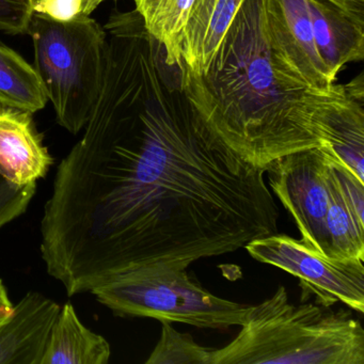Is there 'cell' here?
<instances>
[{
  "mask_svg": "<svg viewBox=\"0 0 364 364\" xmlns=\"http://www.w3.org/2000/svg\"><path fill=\"white\" fill-rule=\"evenodd\" d=\"M109 63L41 220L46 270L70 297L144 267L187 269L278 233L266 169L236 155L164 73Z\"/></svg>",
  "mask_w": 364,
  "mask_h": 364,
  "instance_id": "6da1fadb",
  "label": "cell"
},
{
  "mask_svg": "<svg viewBox=\"0 0 364 364\" xmlns=\"http://www.w3.org/2000/svg\"><path fill=\"white\" fill-rule=\"evenodd\" d=\"M178 82L205 124L247 163L316 148L315 119L340 85L316 90L279 58L268 36L264 0H244L208 70L178 65Z\"/></svg>",
  "mask_w": 364,
  "mask_h": 364,
  "instance_id": "7a4b0ae2",
  "label": "cell"
},
{
  "mask_svg": "<svg viewBox=\"0 0 364 364\" xmlns=\"http://www.w3.org/2000/svg\"><path fill=\"white\" fill-rule=\"evenodd\" d=\"M213 364H364V329L350 311L296 306L284 287L257 306Z\"/></svg>",
  "mask_w": 364,
  "mask_h": 364,
  "instance_id": "3957f363",
  "label": "cell"
},
{
  "mask_svg": "<svg viewBox=\"0 0 364 364\" xmlns=\"http://www.w3.org/2000/svg\"><path fill=\"white\" fill-rule=\"evenodd\" d=\"M35 69L61 127L76 135L88 122L101 92L107 33L92 18L59 23L33 14L27 31Z\"/></svg>",
  "mask_w": 364,
  "mask_h": 364,
  "instance_id": "277c9868",
  "label": "cell"
},
{
  "mask_svg": "<svg viewBox=\"0 0 364 364\" xmlns=\"http://www.w3.org/2000/svg\"><path fill=\"white\" fill-rule=\"evenodd\" d=\"M187 269L144 267L107 281L91 293L114 315L152 317L198 328L242 326L251 306L223 299L191 280Z\"/></svg>",
  "mask_w": 364,
  "mask_h": 364,
  "instance_id": "5b68a950",
  "label": "cell"
},
{
  "mask_svg": "<svg viewBox=\"0 0 364 364\" xmlns=\"http://www.w3.org/2000/svg\"><path fill=\"white\" fill-rule=\"evenodd\" d=\"M251 257L299 279L302 301L312 294L323 306L343 302L364 313V259H334L285 234L259 237L244 247Z\"/></svg>",
  "mask_w": 364,
  "mask_h": 364,
  "instance_id": "8992f818",
  "label": "cell"
},
{
  "mask_svg": "<svg viewBox=\"0 0 364 364\" xmlns=\"http://www.w3.org/2000/svg\"><path fill=\"white\" fill-rule=\"evenodd\" d=\"M265 176L295 220L302 242L330 257L326 228L328 161L323 151L316 146L284 155L268 165Z\"/></svg>",
  "mask_w": 364,
  "mask_h": 364,
  "instance_id": "52a82bcc",
  "label": "cell"
},
{
  "mask_svg": "<svg viewBox=\"0 0 364 364\" xmlns=\"http://www.w3.org/2000/svg\"><path fill=\"white\" fill-rule=\"evenodd\" d=\"M268 36L279 58L311 88L333 86L317 52L308 0H264Z\"/></svg>",
  "mask_w": 364,
  "mask_h": 364,
  "instance_id": "ba28073f",
  "label": "cell"
},
{
  "mask_svg": "<svg viewBox=\"0 0 364 364\" xmlns=\"http://www.w3.org/2000/svg\"><path fill=\"white\" fill-rule=\"evenodd\" d=\"M61 306L28 291L0 325V364H41Z\"/></svg>",
  "mask_w": 364,
  "mask_h": 364,
  "instance_id": "9c48e42d",
  "label": "cell"
},
{
  "mask_svg": "<svg viewBox=\"0 0 364 364\" xmlns=\"http://www.w3.org/2000/svg\"><path fill=\"white\" fill-rule=\"evenodd\" d=\"M53 164L33 114L0 106V176L26 186L46 178Z\"/></svg>",
  "mask_w": 364,
  "mask_h": 364,
  "instance_id": "30bf717a",
  "label": "cell"
},
{
  "mask_svg": "<svg viewBox=\"0 0 364 364\" xmlns=\"http://www.w3.org/2000/svg\"><path fill=\"white\" fill-rule=\"evenodd\" d=\"M319 149L364 183V107L347 97L343 86L315 119Z\"/></svg>",
  "mask_w": 364,
  "mask_h": 364,
  "instance_id": "8fae6325",
  "label": "cell"
},
{
  "mask_svg": "<svg viewBox=\"0 0 364 364\" xmlns=\"http://www.w3.org/2000/svg\"><path fill=\"white\" fill-rule=\"evenodd\" d=\"M244 0H195L181 42V63L203 74Z\"/></svg>",
  "mask_w": 364,
  "mask_h": 364,
  "instance_id": "7c38bea8",
  "label": "cell"
},
{
  "mask_svg": "<svg viewBox=\"0 0 364 364\" xmlns=\"http://www.w3.org/2000/svg\"><path fill=\"white\" fill-rule=\"evenodd\" d=\"M317 52L332 80L346 63L364 58V27L323 0H308Z\"/></svg>",
  "mask_w": 364,
  "mask_h": 364,
  "instance_id": "4fadbf2b",
  "label": "cell"
},
{
  "mask_svg": "<svg viewBox=\"0 0 364 364\" xmlns=\"http://www.w3.org/2000/svg\"><path fill=\"white\" fill-rule=\"evenodd\" d=\"M110 355L108 341L87 328L67 302L50 331L41 364H107Z\"/></svg>",
  "mask_w": 364,
  "mask_h": 364,
  "instance_id": "5bb4252c",
  "label": "cell"
},
{
  "mask_svg": "<svg viewBox=\"0 0 364 364\" xmlns=\"http://www.w3.org/2000/svg\"><path fill=\"white\" fill-rule=\"evenodd\" d=\"M149 35L163 48L166 65H181V42L195 0H134Z\"/></svg>",
  "mask_w": 364,
  "mask_h": 364,
  "instance_id": "9a60e30c",
  "label": "cell"
},
{
  "mask_svg": "<svg viewBox=\"0 0 364 364\" xmlns=\"http://www.w3.org/2000/svg\"><path fill=\"white\" fill-rule=\"evenodd\" d=\"M48 99L35 67L0 42V106L40 112Z\"/></svg>",
  "mask_w": 364,
  "mask_h": 364,
  "instance_id": "2e32d148",
  "label": "cell"
},
{
  "mask_svg": "<svg viewBox=\"0 0 364 364\" xmlns=\"http://www.w3.org/2000/svg\"><path fill=\"white\" fill-rule=\"evenodd\" d=\"M328 195L329 202L326 228L330 257L334 259H364V221L355 216L343 198L329 161Z\"/></svg>",
  "mask_w": 364,
  "mask_h": 364,
  "instance_id": "e0dca14e",
  "label": "cell"
},
{
  "mask_svg": "<svg viewBox=\"0 0 364 364\" xmlns=\"http://www.w3.org/2000/svg\"><path fill=\"white\" fill-rule=\"evenodd\" d=\"M214 349L198 344L189 333L176 331L161 321V336L146 364H213Z\"/></svg>",
  "mask_w": 364,
  "mask_h": 364,
  "instance_id": "ac0fdd59",
  "label": "cell"
},
{
  "mask_svg": "<svg viewBox=\"0 0 364 364\" xmlns=\"http://www.w3.org/2000/svg\"><path fill=\"white\" fill-rule=\"evenodd\" d=\"M105 0H33V14L59 23L86 20Z\"/></svg>",
  "mask_w": 364,
  "mask_h": 364,
  "instance_id": "d6986e66",
  "label": "cell"
},
{
  "mask_svg": "<svg viewBox=\"0 0 364 364\" xmlns=\"http://www.w3.org/2000/svg\"><path fill=\"white\" fill-rule=\"evenodd\" d=\"M37 191V183L18 186L0 176V229L26 213Z\"/></svg>",
  "mask_w": 364,
  "mask_h": 364,
  "instance_id": "ffe728a7",
  "label": "cell"
},
{
  "mask_svg": "<svg viewBox=\"0 0 364 364\" xmlns=\"http://www.w3.org/2000/svg\"><path fill=\"white\" fill-rule=\"evenodd\" d=\"M33 0H0V31L24 35L33 14Z\"/></svg>",
  "mask_w": 364,
  "mask_h": 364,
  "instance_id": "44dd1931",
  "label": "cell"
},
{
  "mask_svg": "<svg viewBox=\"0 0 364 364\" xmlns=\"http://www.w3.org/2000/svg\"><path fill=\"white\" fill-rule=\"evenodd\" d=\"M364 27V0H323Z\"/></svg>",
  "mask_w": 364,
  "mask_h": 364,
  "instance_id": "7402d4cb",
  "label": "cell"
},
{
  "mask_svg": "<svg viewBox=\"0 0 364 364\" xmlns=\"http://www.w3.org/2000/svg\"><path fill=\"white\" fill-rule=\"evenodd\" d=\"M347 97L359 103H364V80L363 74H360L355 80H351L346 86H343Z\"/></svg>",
  "mask_w": 364,
  "mask_h": 364,
  "instance_id": "603a6c76",
  "label": "cell"
},
{
  "mask_svg": "<svg viewBox=\"0 0 364 364\" xmlns=\"http://www.w3.org/2000/svg\"><path fill=\"white\" fill-rule=\"evenodd\" d=\"M12 308H14V304L10 299L9 294H8L3 280L0 279V315L9 314Z\"/></svg>",
  "mask_w": 364,
  "mask_h": 364,
  "instance_id": "cb8c5ba5",
  "label": "cell"
},
{
  "mask_svg": "<svg viewBox=\"0 0 364 364\" xmlns=\"http://www.w3.org/2000/svg\"><path fill=\"white\" fill-rule=\"evenodd\" d=\"M9 314H10V313H9ZM9 314L0 315V325H1V323H3L4 321H6V318H7L8 315H9Z\"/></svg>",
  "mask_w": 364,
  "mask_h": 364,
  "instance_id": "d4e9b609",
  "label": "cell"
}]
</instances>
